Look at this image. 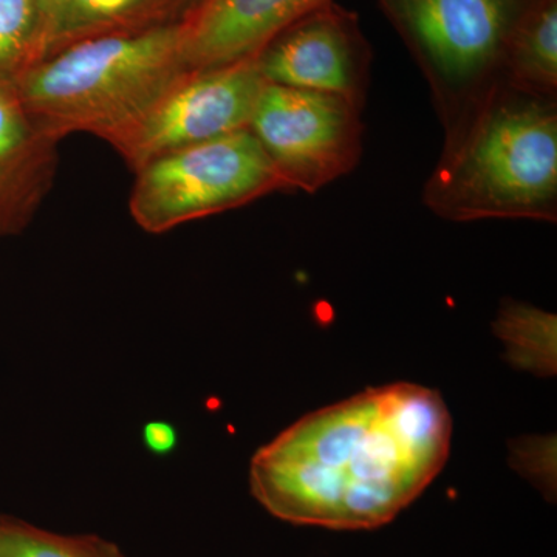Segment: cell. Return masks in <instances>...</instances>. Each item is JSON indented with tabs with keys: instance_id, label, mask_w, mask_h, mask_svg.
Returning a JSON list of instances; mask_svg holds the SVG:
<instances>
[{
	"instance_id": "cell-3",
	"label": "cell",
	"mask_w": 557,
	"mask_h": 557,
	"mask_svg": "<svg viewBox=\"0 0 557 557\" xmlns=\"http://www.w3.org/2000/svg\"><path fill=\"white\" fill-rule=\"evenodd\" d=\"M186 72L177 22L72 44L14 86L51 138L90 134L112 146Z\"/></svg>"
},
{
	"instance_id": "cell-7",
	"label": "cell",
	"mask_w": 557,
	"mask_h": 557,
	"mask_svg": "<svg viewBox=\"0 0 557 557\" xmlns=\"http://www.w3.org/2000/svg\"><path fill=\"white\" fill-rule=\"evenodd\" d=\"M267 81L258 57L189 70L161 94L112 148L132 171L174 150L248 129Z\"/></svg>"
},
{
	"instance_id": "cell-13",
	"label": "cell",
	"mask_w": 557,
	"mask_h": 557,
	"mask_svg": "<svg viewBox=\"0 0 557 557\" xmlns=\"http://www.w3.org/2000/svg\"><path fill=\"white\" fill-rule=\"evenodd\" d=\"M556 325L555 313L507 300L498 311L494 332L507 344L508 358L518 368L555 375Z\"/></svg>"
},
{
	"instance_id": "cell-16",
	"label": "cell",
	"mask_w": 557,
	"mask_h": 557,
	"mask_svg": "<svg viewBox=\"0 0 557 557\" xmlns=\"http://www.w3.org/2000/svg\"><path fill=\"white\" fill-rule=\"evenodd\" d=\"M177 431L166 421H149L143 429V443L156 456H168L177 446Z\"/></svg>"
},
{
	"instance_id": "cell-11",
	"label": "cell",
	"mask_w": 557,
	"mask_h": 557,
	"mask_svg": "<svg viewBox=\"0 0 557 557\" xmlns=\"http://www.w3.org/2000/svg\"><path fill=\"white\" fill-rule=\"evenodd\" d=\"M196 3L197 0H47L44 58L81 40L177 24Z\"/></svg>"
},
{
	"instance_id": "cell-14",
	"label": "cell",
	"mask_w": 557,
	"mask_h": 557,
	"mask_svg": "<svg viewBox=\"0 0 557 557\" xmlns=\"http://www.w3.org/2000/svg\"><path fill=\"white\" fill-rule=\"evenodd\" d=\"M47 0H0V83H16L42 61Z\"/></svg>"
},
{
	"instance_id": "cell-1",
	"label": "cell",
	"mask_w": 557,
	"mask_h": 557,
	"mask_svg": "<svg viewBox=\"0 0 557 557\" xmlns=\"http://www.w3.org/2000/svg\"><path fill=\"white\" fill-rule=\"evenodd\" d=\"M453 420L432 388H368L309 416L255 454L252 496L274 518L373 530L408 508L448 461Z\"/></svg>"
},
{
	"instance_id": "cell-10",
	"label": "cell",
	"mask_w": 557,
	"mask_h": 557,
	"mask_svg": "<svg viewBox=\"0 0 557 557\" xmlns=\"http://www.w3.org/2000/svg\"><path fill=\"white\" fill-rule=\"evenodd\" d=\"M58 145L33 119L14 83H0V237L30 225L53 186Z\"/></svg>"
},
{
	"instance_id": "cell-5",
	"label": "cell",
	"mask_w": 557,
	"mask_h": 557,
	"mask_svg": "<svg viewBox=\"0 0 557 557\" xmlns=\"http://www.w3.org/2000/svg\"><path fill=\"white\" fill-rule=\"evenodd\" d=\"M135 175L131 215L150 234L287 193L249 129L174 150L149 161Z\"/></svg>"
},
{
	"instance_id": "cell-4",
	"label": "cell",
	"mask_w": 557,
	"mask_h": 557,
	"mask_svg": "<svg viewBox=\"0 0 557 557\" xmlns=\"http://www.w3.org/2000/svg\"><path fill=\"white\" fill-rule=\"evenodd\" d=\"M541 0H376L431 90L445 137L502 83L519 25Z\"/></svg>"
},
{
	"instance_id": "cell-15",
	"label": "cell",
	"mask_w": 557,
	"mask_h": 557,
	"mask_svg": "<svg viewBox=\"0 0 557 557\" xmlns=\"http://www.w3.org/2000/svg\"><path fill=\"white\" fill-rule=\"evenodd\" d=\"M0 557H126L112 542L94 534L65 536L0 516Z\"/></svg>"
},
{
	"instance_id": "cell-8",
	"label": "cell",
	"mask_w": 557,
	"mask_h": 557,
	"mask_svg": "<svg viewBox=\"0 0 557 557\" xmlns=\"http://www.w3.org/2000/svg\"><path fill=\"white\" fill-rule=\"evenodd\" d=\"M372 58L358 14L336 0L300 17L258 54L267 83L336 95L359 110L368 101Z\"/></svg>"
},
{
	"instance_id": "cell-9",
	"label": "cell",
	"mask_w": 557,
	"mask_h": 557,
	"mask_svg": "<svg viewBox=\"0 0 557 557\" xmlns=\"http://www.w3.org/2000/svg\"><path fill=\"white\" fill-rule=\"evenodd\" d=\"M332 0H197L182 21L183 58L203 70L256 58L285 28Z\"/></svg>"
},
{
	"instance_id": "cell-6",
	"label": "cell",
	"mask_w": 557,
	"mask_h": 557,
	"mask_svg": "<svg viewBox=\"0 0 557 557\" xmlns=\"http://www.w3.org/2000/svg\"><path fill=\"white\" fill-rule=\"evenodd\" d=\"M362 110L336 95L269 84L248 129L289 190L314 194L350 174L364 150Z\"/></svg>"
},
{
	"instance_id": "cell-2",
	"label": "cell",
	"mask_w": 557,
	"mask_h": 557,
	"mask_svg": "<svg viewBox=\"0 0 557 557\" xmlns=\"http://www.w3.org/2000/svg\"><path fill=\"white\" fill-rule=\"evenodd\" d=\"M437 218L557 222V98L500 83L443 141L424 183Z\"/></svg>"
},
{
	"instance_id": "cell-12",
	"label": "cell",
	"mask_w": 557,
	"mask_h": 557,
	"mask_svg": "<svg viewBox=\"0 0 557 557\" xmlns=\"http://www.w3.org/2000/svg\"><path fill=\"white\" fill-rule=\"evenodd\" d=\"M502 83L557 98V0H541L509 42Z\"/></svg>"
}]
</instances>
